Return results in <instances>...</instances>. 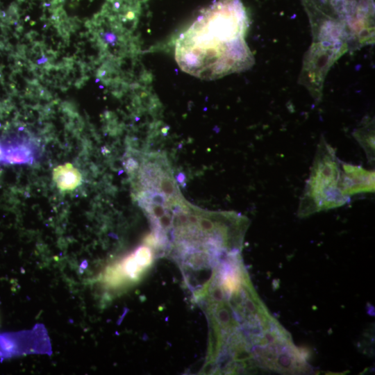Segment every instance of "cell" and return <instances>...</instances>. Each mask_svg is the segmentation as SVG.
<instances>
[{"label":"cell","mask_w":375,"mask_h":375,"mask_svg":"<svg viewBox=\"0 0 375 375\" xmlns=\"http://www.w3.org/2000/svg\"><path fill=\"white\" fill-rule=\"evenodd\" d=\"M209 324L206 372L283 373L299 349L262 303L242 265L214 272L194 299Z\"/></svg>","instance_id":"cell-1"},{"label":"cell","mask_w":375,"mask_h":375,"mask_svg":"<svg viewBox=\"0 0 375 375\" xmlns=\"http://www.w3.org/2000/svg\"><path fill=\"white\" fill-rule=\"evenodd\" d=\"M157 254L181 267L188 286L206 279L226 256L241 252L250 221L235 211H212L189 203L179 189L151 203L148 217Z\"/></svg>","instance_id":"cell-2"},{"label":"cell","mask_w":375,"mask_h":375,"mask_svg":"<svg viewBox=\"0 0 375 375\" xmlns=\"http://www.w3.org/2000/svg\"><path fill=\"white\" fill-rule=\"evenodd\" d=\"M248 26L240 0L218 1L178 39L175 53L178 65L206 79L249 69L253 58L245 41Z\"/></svg>","instance_id":"cell-3"},{"label":"cell","mask_w":375,"mask_h":375,"mask_svg":"<svg viewBox=\"0 0 375 375\" xmlns=\"http://www.w3.org/2000/svg\"><path fill=\"white\" fill-rule=\"evenodd\" d=\"M312 44L342 55L374 41V0H301Z\"/></svg>","instance_id":"cell-4"},{"label":"cell","mask_w":375,"mask_h":375,"mask_svg":"<svg viewBox=\"0 0 375 375\" xmlns=\"http://www.w3.org/2000/svg\"><path fill=\"white\" fill-rule=\"evenodd\" d=\"M349 201L342 190V162L335 149L322 138L300 199L297 215L306 217L340 207Z\"/></svg>","instance_id":"cell-5"},{"label":"cell","mask_w":375,"mask_h":375,"mask_svg":"<svg viewBox=\"0 0 375 375\" xmlns=\"http://www.w3.org/2000/svg\"><path fill=\"white\" fill-rule=\"evenodd\" d=\"M154 250L149 247L138 248L122 260L108 267L103 275V283L110 288H119L136 281L151 265Z\"/></svg>","instance_id":"cell-6"},{"label":"cell","mask_w":375,"mask_h":375,"mask_svg":"<svg viewBox=\"0 0 375 375\" xmlns=\"http://www.w3.org/2000/svg\"><path fill=\"white\" fill-rule=\"evenodd\" d=\"M342 190L345 196L374 192V172L342 162Z\"/></svg>","instance_id":"cell-7"},{"label":"cell","mask_w":375,"mask_h":375,"mask_svg":"<svg viewBox=\"0 0 375 375\" xmlns=\"http://www.w3.org/2000/svg\"><path fill=\"white\" fill-rule=\"evenodd\" d=\"M0 142L3 153L2 164L22 165L33 161L36 149L30 142L14 138Z\"/></svg>","instance_id":"cell-8"},{"label":"cell","mask_w":375,"mask_h":375,"mask_svg":"<svg viewBox=\"0 0 375 375\" xmlns=\"http://www.w3.org/2000/svg\"><path fill=\"white\" fill-rule=\"evenodd\" d=\"M53 180L60 190L71 191L81 184L82 176L71 163H65L53 169Z\"/></svg>","instance_id":"cell-9"},{"label":"cell","mask_w":375,"mask_h":375,"mask_svg":"<svg viewBox=\"0 0 375 375\" xmlns=\"http://www.w3.org/2000/svg\"><path fill=\"white\" fill-rule=\"evenodd\" d=\"M354 137L365 150L369 162L374 161V131L372 120H366L365 124L354 132Z\"/></svg>","instance_id":"cell-10"}]
</instances>
